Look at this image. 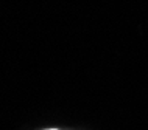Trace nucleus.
Segmentation results:
<instances>
[{
    "instance_id": "obj_1",
    "label": "nucleus",
    "mask_w": 148,
    "mask_h": 130,
    "mask_svg": "<svg viewBox=\"0 0 148 130\" xmlns=\"http://www.w3.org/2000/svg\"><path fill=\"white\" fill-rule=\"evenodd\" d=\"M44 130H59V129H55V127H51V129H44Z\"/></svg>"
}]
</instances>
